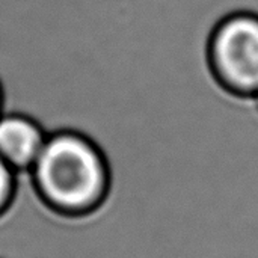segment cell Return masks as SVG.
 <instances>
[{
  "label": "cell",
  "mask_w": 258,
  "mask_h": 258,
  "mask_svg": "<svg viewBox=\"0 0 258 258\" xmlns=\"http://www.w3.org/2000/svg\"><path fill=\"white\" fill-rule=\"evenodd\" d=\"M251 103L254 104V109L258 112V94L254 97V98H252V100H251Z\"/></svg>",
  "instance_id": "6"
},
{
  "label": "cell",
  "mask_w": 258,
  "mask_h": 258,
  "mask_svg": "<svg viewBox=\"0 0 258 258\" xmlns=\"http://www.w3.org/2000/svg\"><path fill=\"white\" fill-rule=\"evenodd\" d=\"M47 138V128L29 113L5 110L0 115V157L21 175L30 171Z\"/></svg>",
  "instance_id": "3"
},
{
  "label": "cell",
  "mask_w": 258,
  "mask_h": 258,
  "mask_svg": "<svg viewBox=\"0 0 258 258\" xmlns=\"http://www.w3.org/2000/svg\"><path fill=\"white\" fill-rule=\"evenodd\" d=\"M6 110V94H5V88L3 83L0 80V115Z\"/></svg>",
  "instance_id": "5"
},
{
  "label": "cell",
  "mask_w": 258,
  "mask_h": 258,
  "mask_svg": "<svg viewBox=\"0 0 258 258\" xmlns=\"http://www.w3.org/2000/svg\"><path fill=\"white\" fill-rule=\"evenodd\" d=\"M26 175L33 195L62 219L91 218L110 201V162L100 144L79 130L48 133L41 154Z\"/></svg>",
  "instance_id": "1"
},
{
  "label": "cell",
  "mask_w": 258,
  "mask_h": 258,
  "mask_svg": "<svg viewBox=\"0 0 258 258\" xmlns=\"http://www.w3.org/2000/svg\"><path fill=\"white\" fill-rule=\"evenodd\" d=\"M20 177L21 174L12 169L0 157V219L9 213V210L14 207L17 201V195L20 190V184H18Z\"/></svg>",
  "instance_id": "4"
},
{
  "label": "cell",
  "mask_w": 258,
  "mask_h": 258,
  "mask_svg": "<svg viewBox=\"0 0 258 258\" xmlns=\"http://www.w3.org/2000/svg\"><path fill=\"white\" fill-rule=\"evenodd\" d=\"M206 62L222 92L251 101L258 94V12L224 15L209 33Z\"/></svg>",
  "instance_id": "2"
}]
</instances>
